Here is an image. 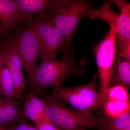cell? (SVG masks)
<instances>
[{
  "label": "cell",
  "mask_w": 130,
  "mask_h": 130,
  "mask_svg": "<svg viewBox=\"0 0 130 130\" xmlns=\"http://www.w3.org/2000/svg\"><path fill=\"white\" fill-rule=\"evenodd\" d=\"M86 63L84 60H77L74 47H71L64 53L62 59H51L37 65L27 74L26 82L32 91L52 88L61 85L69 77L85 75Z\"/></svg>",
  "instance_id": "1"
},
{
  "label": "cell",
  "mask_w": 130,
  "mask_h": 130,
  "mask_svg": "<svg viewBox=\"0 0 130 130\" xmlns=\"http://www.w3.org/2000/svg\"><path fill=\"white\" fill-rule=\"evenodd\" d=\"M94 3L85 0H51L48 11L64 40V53L69 50L79 21L89 15Z\"/></svg>",
  "instance_id": "2"
},
{
  "label": "cell",
  "mask_w": 130,
  "mask_h": 130,
  "mask_svg": "<svg viewBox=\"0 0 130 130\" xmlns=\"http://www.w3.org/2000/svg\"><path fill=\"white\" fill-rule=\"evenodd\" d=\"M37 94L44 102L46 115L51 123L60 130H76L79 128H97L100 117L92 113L72 109L50 94L41 90Z\"/></svg>",
  "instance_id": "3"
},
{
  "label": "cell",
  "mask_w": 130,
  "mask_h": 130,
  "mask_svg": "<svg viewBox=\"0 0 130 130\" xmlns=\"http://www.w3.org/2000/svg\"><path fill=\"white\" fill-rule=\"evenodd\" d=\"M97 77L94 75L92 80L83 85L74 87L61 85L52 88L50 95L64 103L69 104L74 109L92 113L100 110L102 98L96 89Z\"/></svg>",
  "instance_id": "4"
},
{
  "label": "cell",
  "mask_w": 130,
  "mask_h": 130,
  "mask_svg": "<svg viewBox=\"0 0 130 130\" xmlns=\"http://www.w3.org/2000/svg\"><path fill=\"white\" fill-rule=\"evenodd\" d=\"M27 22L33 26L37 34L40 45L39 58L41 63L56 59L58 54L64 53V40L48 11L31 17Z\"/></svg>",
  "instance_id": "5"
},
{
  "label": "cell",
  "mask_w": 130,
  "mask_h": 130,
  "mask_svg": "<svg viewBox=\"0 0 130 130\" xmlns=\"http://www.w3.org/2000/svg\"><path fill=\"white\" fill-rule=\"evenodd\" d=\"M98 70L102 102L105 97L117 57L116 29L113 26L100 42L91 48Z\"/></svg>",
  "instance_id": "6"
},
{
  "label": "cell",
  "mask_w": 130,
  "mask_h": 130,
  "mask_svg": "<svg viewBox=\"0 0 130 130\" xmlns=\"http://www.w3.org/2000/svg\"><path fill=\"white\" fill-rule=\"evenodd\" d=\"M24 25V28L17 30L15 35L11 34V38L27 75L37 65L36 61L39 58L40 45L33 26L28 22Z\"/></svg>",
  "instance_id": "7"
},
{
  "label": "cell",
  "mask_w": 130,
  "mask_h": 130,
  "mask_svg": "<svg viewBox=\"0 0 130 130\" xmlns=\"http://www.w3.org/2000/svg\"><path fill=\"white\" fill-rule=\"evenodd\" d=\"M8 33L1 42L14 84V98L20 101L24 100V92L26 86V81L23 72V64Z\"/></svg>",
  "instance_id": "8"
},
{
  "label": "cell",
  "mask_w": 130,
  "mask_h": 130,
  "mask_svg": "<svg viewBox=\"0 0 130 130\" xmlns=\"http://www.w3.org/2000/svg\"><path fill=\"white\" fill-rule=\"evenodd\" d=\"M100 110L102 115L111 118L130 112V96L128 90L120 86L109 87L102 100Z\"/></svg>",
  "instance_id": "9"
},
{
  "label": "cell",
  "mask_w": 130,
  "mask_h": 130,
  "mask_svg": "<svg viewBox=\"0 0 130 130\" xmlns=\"http://www.w3.org/2000/svg\"><path fill=\"white\" fill-rule=\"evenodd\" d=\"M116 26V48L118 54L127 56L130 53V5L120 10Z\"/></svg>",
  "instance_id": "10"
},
{
  "label": "cell",
  "mask_w": 130,
  "mask_h": 130,
  "mask_svg": "<svg viewBox=\"0 0 130 130\" xmlns=\"http://www.w3.org/2000/svg\"><path fill=\"white\" fill-rule=\"evenodd\" d=\"M22 108L14 98L0 96V126L9 130L26 119L22 115Z\"/></svg>",
  "instance_id": "11"
},
{
  "label": "cell",
  "mask_w": 130,
  "mask_h": 130,
  "mask_svg": "<svg viewBox=\"0 0 130 130\" xmlns=\"http://www.w3.org/2000/svg\"><path fill=\"white\" fill-rule=\"evenodd\" d=\"M25 21L14 0H0V27L6 30H17Z\"/></svg>",
  "instance_id": "12"
},
{
  "label": "cell",
  "mask_w": 130,
  "mask_h": 130,
  "mask_svg": "<svg viewBox=\"0 0 130 130\" xmlns=\"http://www.w3.org/2000/svg\"><path fill=\"white\" fill-rule=\"evenodd\" d=\"M22 115L26 118L30 120L35 125L41 121L47 116L46 106L42 100L36 95L31 89L24 102Z\"/></svg>",
  "instance_id": "13"
},
{
  "label": "cell",
  "mask_w": 130,
  "mask_h": 130,
  "mask_svg": "<svg viewBox=\"0 0 130 130\" xmlns=\"http://www.w3.org/2000/svg\"><path fill=\"white\" fill-rule=\"evenodd\" d=\"M1 44V43L0 44V96L15 98L13 81Z\"/></svg>",
  "instance_id": "14"
},
{
  "label": "cell",
  "mask_w": 130,
  "mask_h": 130,
  "mask_svg": "<svg viewBox=\"0 0 130 130\" xmlns=\"http://www.w3.org/2000/svg\"><path fill=\"white\" fill-rule=\"evenodd\" d=\"M123 86L130 88V61L123 59H116L110 81L109 87Z\"/></svg>",
  "instance_id": "15"
},
{
  "label": "cell",
  "mask_w": 130,
  "mask_h": 130,
  "mask_svg": "<svg viewBox=\"0 0 130 130\" xmlns=\"http://www.w3.org/2000/svg\"><path fill=\"white\" fill-rule=\"evenodd\" d=\"M25 23L37 13L47 11L51 0H14Z\"/></svg>",
  "instance_id": "16"
},
{
  "label": "cell",
  "mask_w": 130,
  "mask_h": 130,
  "mask_svg": "<svg viewBox=\"0 0 130 130\" xmlns=\"http://www.w3.org/2000/svg\"><path fill=\"white\" fill-rule=\"evenodd\" d=\"M97 128L99 130H130V112L116 118L100 117Z\"/></svg>",
  "instance_id": "17"
},
{
  "label": "cell",
  "mask_w": 130,
  "mask_h": 130,
  "mask_svg": "<svg viewBox=\"0 0 130 130\" xmlns=\"http://www.w3.org/2000/svg\"><path fill=\"white\" fill-rule=\"evenodd\" d=\"M112 4L111 1L104 2L100 9H93L89 16L91 19H99L104 20L110 26L116 28L120 13L114 11L112 8Z\"/></svg>",
  "instance_id": "18"
},
{
  "label": "cell",
  "mask_w": 130,
  "mask_h": 130,
  "mask_svg": "<svg viewBox=\"0 0 130 130\" xmlns=\"http://www.w3.org/2000/svg\"><path fill=\"white\" fill-rule=\"evenodd\" d=\"M35 126L38 130H60L49 120L47 116Z\"/></svg>",
  "instance_id": "19"
},
{
  "label": "cell",
  "mask_w": 130,
  "mask_h": 130,
  "mask_svg": "<svg viewBox=\"0 0 130 130\" xmlns=\"http://www.w3.org/2000/svg\"><path fill=\"white\" fill-rule=\"evenodd\" d=\"M9 130H38L35 125L29 124L26 119L21 121Z\"/></svg>",
  "instance_id": "20"
},
{
  "label": "cell",
  "mask_w": 130,
  "mask_h": 130,
  "mask_svg": "<svg viewBox=\"0 0 130 130\" xmlns=\"http://www.w3.org/2000/svg\"><path fill=\"white\" fill-rule=\"evenodd\" d=\"M9 31L3 29L0 31V44L2 42L4 38L9 33Z\"/></svg>",
  "instance_id": "21"
},
{
  "label": "cell",
  "mask_w": 130,
  "mask_h": 130,
  "mask_svg": "<svg viewBox=\"0 0 130 130\" xmlns=\"http://www.w3.org/2000/svg\"><path fill=\"white\" fill-rule=\"evenodd\" d=\"M0 130H6L5 128L0 126Z\"/></svg>",
  "instance_id": "22"
},
{
  "label": "cell",
  "mask_w": 130,
  "mask_h": 130,
  "mask_svg": "<svg viewBox=\"0 0 130 130\" xmlns=\"http://www.w3.org/2000/svg\"><path fill=\"white\" fill-rule=\"evenodd\" d=\"M76 130H85V129H84L83 128H79L78 129H77Z\"/></svg>",
  "instance_id": "23"
},
{
  "label": "cell",
  "mask_w": 130,
  "mask_h": 130,
  "mask_svg": "<svg viewBox=\"0 0 130 130\" xmlns=\"http://www.w3.org/2000/svg\"><path fill=\"white\" fill-rule=\"evenodd\" d=\"M3 29H3V28H2L1 27H0V31Z\"/></svg>",
  "instance_id": "24"
}]
</instances>
